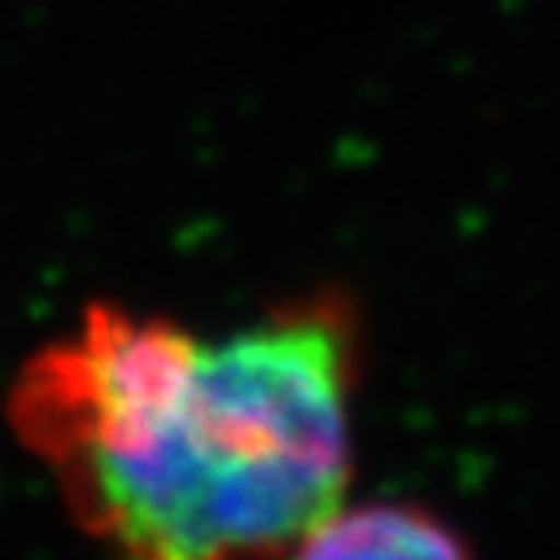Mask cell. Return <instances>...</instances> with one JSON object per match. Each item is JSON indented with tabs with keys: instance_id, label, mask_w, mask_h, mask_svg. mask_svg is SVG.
I'll use <instances>...</instances> for the list:
<instances>
[{
	"instance_id": "obj_2",
	"label": "cell",
	"mask_w": 560,
	"mask_h": 560,
	"mask_svg": "<svg viewBox=\"0 0 560 560\" xmlns=\"http://www.w3.org/2000/svg\"><path fill=\"white\" fill-rule=\"evenodd\" d=\"M277 560H475V552L447 517L420 502L342 499Z\"/></svg>"
},
{
	"instance_id": "obj_1",
	"label": "cell",
	"mask_w": 560,
	"mask_h": 560,
	"mask_svg": "<svg viewBox=\"0 0 560 560\" xmlns=\"http://www.w3.org/2000/svg\"><path fill=\"white\" fill-rule=\"evenodd\" d=\"M362 324L307 292L226 335L90 304L27 354L12 436L117 560H277L347 499Z\"/></svg>"
}]
</instances>
